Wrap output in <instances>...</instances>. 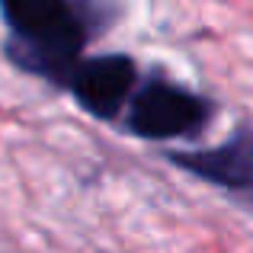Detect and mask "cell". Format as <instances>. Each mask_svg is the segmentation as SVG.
Listing matches in <instances>:
<instances>
[{
	"mask_svg": "<svg viewBox=\"0 0 253 253\" xmlns=\"http://www.w3.org/2000/svg\"><path fill=\"white\" fill-rule=\"evenodd\" d=\"M0 13L10 26L6 58L55 86L96 32L81 0H0Z\"/></svg>",
	"mask_w": 253,
	"mask_h": 253,
	"instance_id": "6da1fadb",
	"label": "cell"
},
{
	"mask_svg": "<svg viewBox=\"0 0 253 253\" xmlns=\"http://www.w3.org/2000/svg\"><path fill=\"white\" fill-rule=\"evenodd\" d=\"M211 116H215V106L205 96L161 74H151L138 81L122 112V122L131 135L144 138V141H170V138L199 135Z\"/></svg>",
	"mask_w": 253,
	"mask_h": 253,
	"instance_id": "7a4b0ae2",
	"label": "cell"
},
{
	"mask_svg": "<svg viewBox=\"0 0 253 253\" xmlns=\"http://www.w3.org/2000/svg\"><path fill=\"white\" fill-rule=\"evenodd\" d=\"M138 81V64L128 55H81L61 74L58 86L77 99L84 112L103 122L122 119Z\"/></svg>",
	"mask_w": 253,
	"mask_h": 253,
	"instance_id": "3957f363",
	"label": "cell"
},
{
	"mask_svg": "<svg viewBox=\"0 0 253 253\" xmlns=\"http://www.w3.org/2000/svg\"><path fill=\"white\" fill-rule=\"evenodd\" d=\"M176 167L221 189H250L253 186V131L241 128L224 144L205 151H173L167 154Z\"/></svg>",
	"mask_w": 253,
	"mask_h": 253,
	"instance_id": "277c9868",
	"label": "cell"
}]
</instances>
